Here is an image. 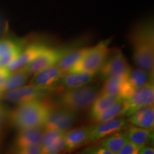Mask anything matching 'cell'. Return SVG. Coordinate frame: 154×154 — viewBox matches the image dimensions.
Here are the masks:
<instances>
[{
	"instance_id": "6da1fadb",
	"label": "cell",
	"mask_w": 154,
	"mask_h": 154,
	"mask_svg": "<svg viewBox=\"0 0 154 154\" xmlns=\"http://www.w3.org/2000/svg\"><path fill=\"white\" fill-rule=\"evenodd\" d=\"M133 47V59L136 66L153 72L154 35L151 20L140 22L134 28L130 35Z\"/></svg>"
},
{
	"instance_id": "7a4b0ae2",
	"label": "cell",
	"mask_w": 154,
	"mask_h": 154,
	"mask_svg": "<svg viewBox=\"0 0 154 154\" xmlns=\"http://www.w3.org/2000/svg\"><path fill=\"white\" fill-rule=\"evenodd\" d=\"M51 109V104L44 99L19 103L11 113V122L19 130L44 127Z\"/></svg>"
},
{
	"instance_id": "3957f363",
	"label": "cell",
	"mask_w": 154,
	"mask_h": 154,
	"mask_svg": "<svg viewBox=\"0 0 154 154\" xmlns=\"http://www.w3.org/2000/svg\"><path fill=\"white\" fill-rule=\"evenodd\" d=\"M111 38L102 41L92 47H88L80 59L68 72H90L97 74L110 52L109 46ZM67 72V73H68Z\"/></svg>"
},
{
	"instance_id": "277c9868",
	"label": "cell",
	"mask_w": 154,
	"mask_h": 154,
	"mask_svg": "<svg viewBox=\"0 0 154 154\" xmlns=\"http://www.w3.org/2000/svg\"><path fill=\"white\" fill-rule=\"evenodd\" d=\"M99 93L96 87L86 85L67 90L60 96L59 101L61 107L76 112L91 107Z\"/></svg>"
},
{
	"instance_id": "5b68a950",
	"label": "cell",
	"mask_w": 154,
	"mask_h": 154,
	"mask_svg": "<svg viewBox=\"0 0 154 154\" xmlns=\"http://www.w3.org/2000/svg\"><path fill=\"white\" fill-rule=\"evenodd\" d=\"M131 71V68L122 51L119 49H115L112 54L109 53L98 73H99L102 79L105 80L113 76H127Z\"/></svg>"
},
{
	"instance_id": "8992f818",
	"label": "cell",
	"mask_w": 154,
	"mask_h": 154,
	"mask_svg": "<svg viewBox=\"0 0 154 154\" xmlns=\"http://www.w3.org/2000/svg\"><path fill=\"white\" fill-rule=\"evenodd\" d=\"M52 88H54L42 87L29 84L5 91L3 98L11 103H22L32 100L44 99Z\"/></svg>"
},
{
	"instance_id": "52a82bcc",
	"label": "cell",
	"mask_w": 154,
	"mask_h": 154,
	"mask_svg": "<svg viewBox=\"0 0 154 154\" xmlns=\"http://www.w3.org/2000/svg\"><path fill=\"white\" fill-rule=\"evenodd\" d=\"M70 49L69 47L57 49L47 47L34 59L24 66L21 67V69L29 75L35 74L42 69L57 63L61 57Z\"/></svg>"
},
{
	"instance_id": "ba28073f",
	"label": "cell",
	"mask_w": 154,
	"mask_h": 154,
	"mask_svg": "<svg viewBox=\"0 0 154 154\" xmlns=\"http://www.w3.org/2000/svg\"><path fill=\"white\" fill-rule=\"evenodd\" d=\"M76 113L66 108L51 109L44 124L45 129H52L66 132L74 124Z\"/></svg>"
},
{
	"instance_id": "9c48e42d",
	"label": "cell",
	"mask_w": 154,
	"mask_h": 154,
	"mask_svg": "<svg viewBox=\"0 0 154 154\" xmlns=\"http://www.w3.org/2000/svg\"><path fill=\"white\" fill-rule=\"evenodd\" d=\"M127 103L126 116H128L138 108L153 104L154 86L153 82L134 90L132 94L125 99Z\"/></svg>"
},
{
	"instance_id": "30bf717a",
	"label": "cell",
	"mask_w": 154,
	"mask_h": 154,
	"mask_svg": "<svg viewBox=\"0 0 154 154\" xmlns=\"http://www.w3.org/2000/svg\"><path fill=\"white\" fill-rule=\"evenodd\" d=\"M126 120L121 118V116L97 123L95 126H91L87 143L98 141L106 136L120 131L126 126Z\"/></svg>"
},
{
	"instance_id": "8fae6325",
	"label": "cell",
	"mask_w": 154,
	"mask_h": 154,
	"mask_svg": "<svg viewBox=\"0 0 154 154\" xmlns=\"http://www.w3.org/2000/svg\"><path fill=\"white\" fill-rule=\"evenodd\" d=\"M133 91L134 89L127 82V76H113L106 79L99 94L116 95L126 99Z\"/></svg>"
},
{
	"instance_id": "7c38bea8",
	"label": "cell",
	"mask_w": 154,
	"mask_h": 154,
	"mask_svg": "<svg viewBox=\"0 0 154 154\" xmlns=\"http://www.w3.org/2000/svg\"><path fill=\"white\" fill-rule=\"evenodd\" d=\"M64 74L57 63L38 71L32 77L30 84L42 87L53 88Z\"/></svg>"
},
{
	"instance_id": "4fadbf2b",
	"label": "cell",
	"mask_w": 154,
	"mask_h": 154,
	"mask_svg": "<svg viewBox=\"0 0 154 154\" xmlns=\"http://www.w3.org/2000/svg\"><path fill=\"white\" fill-rule=\"evenodd\" d=\"M47 48V47L44 43L31 44L23 49L18 57L9 63L6 67L10 72L17 70L34 59L36 56L39 54Z\"/></svg>"
},
{
	"instance_id": "5bb4252c",
	"label": "cell",
	"mask_w": 154,
	"mask_h": 154,
	"mask_svg": "<svg viewBox=\"0 0 154 154\" xmlns=\"http://www.w3.org/2000/svg\"><path fill=\"white\" fill-rule=\"evenodd\" d=\"M91 127L84 126L68 130L63 134L65 151H74L84 144L87 143Z\"/></svg>"
},
{
	"instance_id": "9a60e30c",
	"label": "cell",
	"mask_w": 154,
	"mask_h": 154,
	"mask_svg": "<svg viewBox=\"0 0 154 154\" xmlns=\"http://www.w3.org/2000/svg\"><path fill=\"white\" fill-rule=\"evenodd\" d=\"M96 75L90 72H68L63 74L59 82L65 89H72L87 85L94 80Z\"/></svg>"
},
{
	"instance_id": "2e32d148",
	"label": "cell",
	"mask_w": 154,
	"mask_h": 154,
	"mask_svg": "<svg viewBox=\"0 0 154 154\" xmlns=\"http://www.w3.org/2000/svg\"><path fill=\"white\" fill-rule=\"evenodd\" d=\"M126 111L127 103L126 100L120 98L103 111H101L96 117H94L93 121L96 124H97L116 117H122L123 116H126Z\"/></svg>"
},
{
	"instance_id": "e0dca14e",
	"label": "cell",
	"mask_w": 154,
	"mask_h": 154,
	"mask_svg": "<svg viewBox=\"0 0 154 154\" xmlns=\"http://www.w3.org/2000/svg\"><path fill=\"white\" fill-rule=\"evenodd\" d=\"M44 131V127L21 129L16 139L17 148L19 149L30 144L41 143Z\"/></svg>"
},
{
	"instance_id": "ac0fdd59",
	"label": "cell",
	"mask_w": 154,
	"mask_h": 154,
	"mask_svg": "<svg viewBox=\"0 0 154 154\" xmlns=\"http://www.w3.org/2000/svg\"><path fill=\"white\" fill-rule=\"evenodd\" d=\"M125 134L128 140L139 146L147 145L153 139V134L151 130L135 126L134 125L128 127Z\"/></svg>"
},
{
	"instance_id": "d6986e66",
	"label": "cell",
	"mask_w": 154,
	"mask_h": 154,
	"mask_svg": "<svg viewBox=\"0 0 154 154\" xmlns=\"http://www.w3.org/2000/svg\"><path fill=\"white\" fill-rule=\"evenodd\" d=\"M86 49L87 48L70 49L57 61V65L60 68L63 74H66L79 60L80 58L85 53Z\"/></svg>"
},
{
	"instance_id": "ffe728a7",
	"label": "cell",
	"mask_w": 154,
	"mask_h": 154,
	"mask_svg": "<svg viewBox=\"0 0 154 154\" xmlns=\"http://www.w3.org/2000/svg\"><path fill=\"white\" fill-rule=\"evenodd\" d=\"M153 72H149L145 69L138 68L131 71L127 76V82L133 89L145 85L148 83L153 82Z\"/></svg>"
},
{
	"instance_id": "44dd1931",
	"label": "cell",
	"mask_w": 154,
	"mask_h": 154,
	"mask_svg": "<svg viewBox=\"0 0 154 154\" xmlns=\"http://www.w3.org/2000/svg\"><path fill=\"white\" fill-rule=\"evenodd\" d=\"M29 76V74L25 72L21 68L13 71L10 73L7 79L5 80V83L0 88V89L5 92L6 91H8V90L22 86L26 82Z\"/></svg>"
},
{
	"instance_id": "7402d4cb",
	"label": "cell",
	"mask_w": 154,
	"mask_h": 154,
	"mask_svg": "<svg viewBox=\"0 0 154 154\" xmlns=\"http://www.w3.org/2000/svg\"><path fill=\"white\" fill-rule=\"evenodd\" d=\"M120 98L121 97L116 95L99 94V95L94 100L93 103L91 106V111H90L91 118L93 119L94 117L99 114L101 111H103Z\"/></svg>"
},
{
	"instance_id": "603a6c76",
	"label": "cell",
	"mask_w": 154,
	"mask_h": 154,
	"mask_svg": "<svg viewBox=\"0 0 154 154\" xmlns=\"http://www.w3.org/2000/svg\"><path fill=\"white\" fill-rule=\"evenodd\" d=\"M127 140L128 138L125 133L121 132L120 131L102 138L100 145L106 148L114 154H116Z\"/></svg>"
},
{
	"instance_id": "cb8c5ba5",
	"label": "cell",
	"mask_w": 154,
	"mask_h": 154,
	"mask_svg": "<svg viewBox=\"0 0 154 154\" xmlns=\"http://www.w3.org/2000/svg\"><path fill=\"white\" fill-rule=\"evenodd\" d=\"M22 38L6 37L0 39V57L13 52H21L24 47Z\"/></svg>"
},
{
	"instance_id": "d4e9b609",
	"label": "cell",
	"mask_w": 154,
	"mask_h": 154,
	"mask_svg": "<svg viewBox=\"0 0 154 154\" xmlns=\"http://www.w3.org/2000/svg\"><path fill=\"white\" fill-rule=\"evenodd\" d=\"M138 126L148 130L153 131L154 126L153 104L146 106Z\"/></svg>"
},
{
	"instance_id": "484cf974",
	"label": "cell",
	"mask_w": 154,
	"mask_h": 154,
	"mask_svg": "<svg viewBox=\"0 0 154 154\" xmlns=\"http://www.w3.org/2000/svg\"><path fill=\"white\" fill-rule=\"evenodd\" d=\"M63 134L56 139L54 141L49 145L43 147V153L45 154H56L61 151H65V143Z\"/></svg>"
},
{
	"instance_id": "4316f807",
	"label": "cell",
	"mask_w": 154,
	"mask_h": 154,
	"mask_svg": "<svg viewBox=\"0 0 154 154\" xmlns=\"http://www.w3.org/2000/svg\"><path fill=\"white\" fill-rule=\"evenodd\" d=\"M64 133L65 132H61L57 130L45 129L44 128L41 140V145L42 146V148L52 143L56 139H57L58 138L62 136Z\"/></svg>"
},
{
	"instance_id": "83f0119b",
	"label": "cell",
	"mask_w": 154,
	"mask_h": 154,
	"mask_svg": "<svg viewBox=\"0 0 154 154\" xmlns=\"http://www.w3.org/2000/svg\"><path fill=\"white\" fill-rule=\"evenodd\" d=\"M17 151L21 154H42L43 153V148L41 143L30 144L19 148Z\"/></svg>"
},
{
	"instance_id": "f1b7e54d",
	"label": "cell",
	"mask_w": 154,
	"mask_h": 154,
	"mask_svg": "<svg viewBox=\"0 0 154 154\" xmlns=\"http://www.w3.org/2000/svg\"><path fill=\"white\" fill-rule=\"evenodd\" d=\"M140 146L136 145L132 142L127 140L121 149L118 151V154H138Z\"/></svg>"
},
{
	"instance_id": "f546056e",
	"label": "cell",
	"mask_w": 154,
	"mask_h": 154,
	"mask_svg": "<svg viewBox=\"0 0 154 154\" xmlns=\"http://www.w3.org/2000/svg\"><path fill=\"white\" fill-rule=\"evenodd\" d=\"M84 153L91 154H114L112 151H109L106 148L103 147L101 145L93 146L86 149L84 151Z\"/></svg>"
},
{
	"instance_id": "4dcf8cb0",
	"label": "cell",
	"mask_w": 154,
	"mask_h": 154,
	"mask_svg": "<svg viewBox=\"0 0 154 154\" xmlns=\"http://www.w3.org/2000/svg\"><path fill=\"white\" fill-rule=\"evenodd\" d=\"M10 73L11 72H9L6 66L0 67V88L3 85L5 80L7 79V78L10 74Z\"/></svg>"
},
{
	"instance_id": "1f68e13d",
	"label": "cell",
	"mask_w": 154,
	"mask_h": 154,
	"mask_svg": "<svg viewBox=\"0 0 154 154\" xmlns=\"http://www.w3.org/2000/svg\"><path fill=\"white\" fill-rule=\"evenodd\" d=\"M7 116H8V111L7 108L0 104V125L6 120Z\"/></svg>"
},
{
	"instance_id": "d6a6232c",
	"label": "cell",
	"mask_w": 154,
	"mask_h": 154,
	"mask_svg": "<svg viewBox=\"0 0 154 154\" xmlns=\"http://www.w3.org/2000/svg\"><path fill=\"white\" fill-rule=\"evenodd\" d=\"M154 149L151 146H149L147 145H144L140 146L138 154H153Z\"/></svg>"
},
{
	"instance_id": "836d02e7",
	"label": "cell",
	"mask_w": 154,
	"mask_h": 154,
	"mask_svg": "<svg viewBox=\"0 0 154 154\" xmlns=\"http://www.w3.org/2000/svg\"><path fill=\"white\" fill-rule=\"evenodd\" d=\"M3 94H4V91H2L1 89H0V99H1L2 98H3Z\"/></svg>"
}]
</instances>
